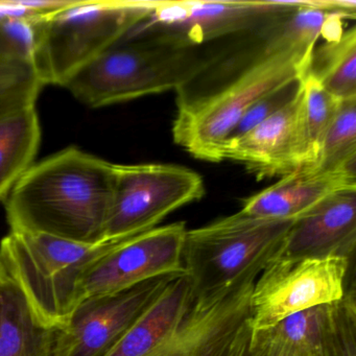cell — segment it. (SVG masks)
Wrapping results in <instances>:
<instances>
[{
    "label": "cell",
    "instance_id": "cell-23",
    "mask_svg": "<svg viewBox=\"0 0 356 356\" xmlns=\"http://www.w3.org/2000/svg\"><path fill=\"white\" fill-rule=\"evenodd\" d=\"M314 170L356 174V99L341 101L325 135Z\"/></svg>",
    "mask_w": 356,
    "mask_h": 356
},
{
    "label": "cell",
    "instance_id": "cell-24",
    "mask_svg": "<svg viewBox=\"0 0 356 356\" xmlns=\"http://www.w3.org/2000/svg\"><path fill=\"white\" fill-rule=\"evenodd\" d=\"M301 88L302 78L291 81V82L283 85L280 88L264 95L245 112V115L241 118L234 130L231 132L228 141L243 136V134L255 128L260 122L282 109L297 97Z\"/></svg>",
    "mask_w": 356,
    "mask_h": 356
},
{
    "label": "cell",
    "instance_id": "cell-1",
    "mask_svg": "<svg viewBox=\"0 0 356 356\" xmlns=\"http://www.w3.org/2000/svg\"><path fill=\"white\" fill-rule=\"evenodd\" d=\"M114 164L67 147L33 164L6 197L11 231L86 245L106 243Z\"/></svg>",
    "mask_w": 356,
    "mask_h": 356
},
{
    "label": "cell",
    "instance_id": "cell-26",
    "mask_svg": "<svg viewBox=\"0 0 356 356\" xmlns=\"http://www.w3.org/2000/svg\"><path fill=\"white\" fill-rule=\"evenodd\" d=\"M229 356H264L262 347L252 341V328L248 327L239 337L234 349Z\"/></svg>",
    "mask_w": 356,
    "mask_h": 356
},
{
    "label": "cell",
    "instance_id": "cell-20",
    "mask_svg": "<svg viewBox=\"0 0 356 356\" xmlns=\"http://www.w3.org/2000/svg\"><path fill=\"white\" fill-rule=\"evenodd\" d=\"M253 335L283 343L293 356H333L332 304L298 312Z\"/></svg>",
    "mask_w": 356,
    "mask_h": 356
},
{
    "label": "cell",
    "instance_id": "cell-28",
    "mask_svg": "<svg viewBox=\"0 0 356 356\" xmlns=\"http://www.w3.org/2000/svg\"><path fill=\"white\" fill-rule=\"evenodd\" d=\"M1 279H3V270L0 268V282H1Z\"/></svg>",
    "mask_w": 356,
    "mask_h": 356
},
{
    "label": "cell",
    "instance_id": "cell-4",
    "mask_svg": "<svg viewBox=\"0 0 356 356\" xmlns=\"http://www.w3.org/2000/svg\"><path fill=\"white\" fill-rule=\"evenodd\" d=\"M124 241L86 245L40 233L10 231L0 241V268L43 321L65 327L84 299L87 272Z\"/></svg>",
    "mask_w": 356,
    "mask_h": 356
},
{
    "label": "cell",
    "instance_id": "cell-7",
    "mask_svg": "<svg viewBox=\"0 0 356 356\" xmlns=\"http://www.w3.org/2000/svg\"><path fill=\"white\" fill-rule=\"evenodd\" d=\"M204 193L202 177L184 166L114 164L113 195L105 241H122L152 230Z\"/></svg>",
    "mask_w": 356,
    "mask_h": 356
},
{
    "label": "cell",
    "instance_id": "cell-3",
    "mask_svg": "<svg viewBox=\"0 0 356 356\" xmlns=\"http://www.w3.org/2000/svg\"><path fill=\"white\" fill-rule=\"evenodd\" d=\"M213 63L199 47L166 37L127 35L64 87L89 107H105L181 90Z\"/></svg>",
    "mask_w": 356,
    "mask_h": 356
},
{
    "label": "cell",
    "instance_id": "cell-9",
    "mask_svg": "<svg viewBox=\"0 0 356 356\" xmlns=\"http://www.w3.org/2000/svg\"><path fill=\"white\" fill-rule=\"evenodd\" d=\"M305 3L181 1L156 3L130 36H160L187 47L231 34L264 30L298 11Z\"/></svg>",
    "mask_w": 356,
    "mask_h": 356
},
{
    "label": "cell",
    "instance_id": "cell-8",
    "mask_svg": "<svg viewBox=\"0 0 356 356\" xmlns=\"http://www.w3.org/2000/svg\"><path fill=\"white\" fill-rule=\"evenodd\" d=\"M350 259H274L258 275L250 297L252 332L266 331L293 314L339 301Z\"/></svg>",
    "mask_w": 356,
    "mask_h": 356
},
{
    "label": "cell",
    "instance_id": "cell-10",
    "mask_svg": "<svg viewBox=\"0 0 356 356\" xmlns=\"http://www.w3.org/2000/svg\"><path fill=\"white\" fill-rule=\"evenodd\" d=\"M186 231L185 222H178L124 239L87 272L83 280L84 298L185 274L182 253Z\"/></svg>",
    "mask_w": 356,
    "mask_h": 356
},
{
    "label": "cell",
    "instance_id": "cell-12",
    "mask_svg": "<svg viewBox=\"0 0 356 356\" xmlns=\"http://www.w3.org/2000/svg\"><path fill=\"white\" fill-rule=\"evenodd\" d=\"M256 279L226 291L193 297L163 356H229L250 326V297Z\"/></svg>",
    "mask_w": 356,
    "mask_h": 356
},
{
    "label": "cell",
    "instance_id": "cell-6",
    "mask_svg": "<svg viewBox=\"0 0 356 356\" xmlns=\"http://www.w3.org/2000/svg\"><path fill=\"white\" fill-rule=\"evenodd\" d=\"M295 220H270L238 211L187 230L182 260L191 296L212 295L256 279L276 258Z\"/></svg>",
    "mask_w": 356,
    "mask_h": 356
},
{
    "label": "cell",
    "instance_id": "cell-17",
    "mask_svg": "<svg viewBox=\"0 0 356 356\" xmlns=\"http://www.w3.org/2000/svg\"><path fill=\"white\" fill-rule=\"evenodd\" d=\"M191 301L187 275L172 277L107 356H163Z\"/></svg>",
    "mask_w": 356,
    "mask_h": 356
},
{
    "label": "cell",
    "instance_id": "cell-19",
    "mask_svg": "<svg viewBox=\"0 0 356 356\" xmlns=\"http://www.w3.org/2000/svg\"><path fill=\"white\" fill-rule=\"evenodd\" d=\"M303 76L314 79L341 101L356 99L355 26L314 47Z\"/></svg>",
    "mask_w": 356,
    "mask_h": 356
},
{
    "label": "cell",
    "instance_id": "cell-16",
    "mask_svg": "<svg viewBox=\"0 0 356 356\" xmlns=\"http://www.w3.org/2000/svg\"><path fill=\"white\" fill-rule=\"evenodd\" d=\"M65 334L66 326L43 321L22 289L3 272L0 282V356H62Z\"/></svg>",
    "mask_w": 356,
    "mask_h": 356
},
{
    "label": "cell",
    "instance_id": "cell-18",
    "mask_svg": "<svg viewBox=\"0 0 356 356\" xmlns=\"http://www.w3.org/2000/svg\"><path fill=\"white\" fill-rule=\"evenodd\" d=\"M40 140L36 106L0 120V201L33 165Z\"/></svg>",
    "mask_w": 356,
    "mask_h": 356
},
{
    "label": "cell",
    "instance_id": "cell-14",
    "mask_svg": "<svg viewBox=\"0 0 356 356\" xmlns=\"http://www.w3.org/2000/svg\"><path fill=\"white\" fill-rule=\"evenodd\" d=\"M355 245L356 188L343 189L293 220L275 259H351Z\"/></svg>",
    "mask_w": 356,
    "mask_h": 356
},
{
    "label": "cell",
    "instance_id": "cell-25",
    "mask_svg": "<svg viewBox=\"0 0 356 356\" xmlns=\"http://www.w3.org/2000/svg\"><path fill=\"white\" fill-rule=\"evenodd\" d=\"M333 356H356V304L354 289L332 303Z\"/></svg>",
    "mask_w": 356,
    "mask_h": 356
},
{
    "label": "cell",
    "instance_id": "cell-5",
    "mask_svg": "<svg viewBox=\"0 0 356 356\" xmlns=\"http://www.w3.org/2000/svg\"><path fill=\"white\" fill-rule=\"evenodd\" d=\"M155 5L72 0L66 7L41 16L33 64L43 84L65 86L145 20Z\"/></svg>",
    "mask_w": 356,
    "mask_h": 356
},
{
    "label": "cell",
    "instance_id": "cell-22",
    "mask_svg": "<svg viewBox=\"0 0 356 356\" xmlns=\"http://www.w3.org/2000/svg\"><path fill=\"white\" fill-rule=\"evenodd\" d=\"M43 86L32 62L0 51V120L35 107Z\"/></svg>",
    "mask_w": 356,
    "mask_h": 356
},
{
    "label": "cell",
    "instance_id": "cell-27",
    "mask_svg": "<svg viewBox=\"0 0 356 356\" xmlns=\"http://www.w3.org/2000/svg\"><path fill=\"white\" fill-rule=\"evenodd\" d=\"M252 341L262 347L264 356H293L291 350L279 341H268L258 335H253V333H252Z\"/></svg>",
    "mask_w": 356,
    "mask_h": 356
},
{
    "label": "cell",
    "instance_id": "cell-13",
    "mask_svg": "<svg viewBox=\"0 0 356 356\" xmlns=\"http://www.w3.org/2000/svg\"><path fill=\"white\" fill-rule=\"evenodd\" d=\"M302 101L303 85L291 103L243 136L228 141L222 161L241 162L259 179L283 177L303 168Z\"/></svg>",
    "mask_w": 356,
    "mask_h": 356
},
{
    "label": "cell",
    "instance_id": "cell-15",
    "mask_svg": "<svg viewBox=\"0 0 356 356\" xmlns=\"http://www.w3.org/2000/svg\"><path fill=\"white\" fill-rule=\"evenodd\" d=\"M356 188V174L302 168L243 202L241 211L256 218L296 220L325 197Z\"/></svg>",
    "mask_w": 356,
    "mask_h": 356
},
{
    "label": "cell",
    "instance_id": "cell-11",
    "mask_svg": "<svg viewBox=\"0 0 356 356\" xmlns=\"http://www.w3.org/2000/svg\"><path fill=\"white\" fill-rule=\"evenodd\" d=\"M172 277L84 298L66 326L62 356H107Z\"/></svg>",
    "mask_w": 356,
    "mask_h": 356
},
{
    "label": "cell",
    "instance_id": "cell-21",
    "mask_svg": "<svg viewBox=\"0 0 356 356\" xmlns=\"http://www.w3.org/2000/svg\"><path fill=\"white\" fill-rule=\"evenodd\" d=\"M302 85L303 101L301 110V131L303 168H312L318 160L325 135L328 132L341 107V101L327 92L310 76H303Z\"/></svg>",
    "mask_w": 356,
    "mask_h": 356
},
{
    "label": "cell",
    "instance_id": "cell-2",
    "mask_svg": "<svg viewBox=\"0 0 356 356\" xmlns=\"http://www.w3.org/2000/svg\"><path fill=\"white\" fill-rule=\"evenodd\" d=\"M278 24L266 31L256 59L230 82L210 92L179 95L172 136L193 157L222 161V149L245 112L264 95L303 78L316 44L291 39Z\"/></svg>",
    "mask_w": 356,
    "mask_h": 356
}]
</instances>
